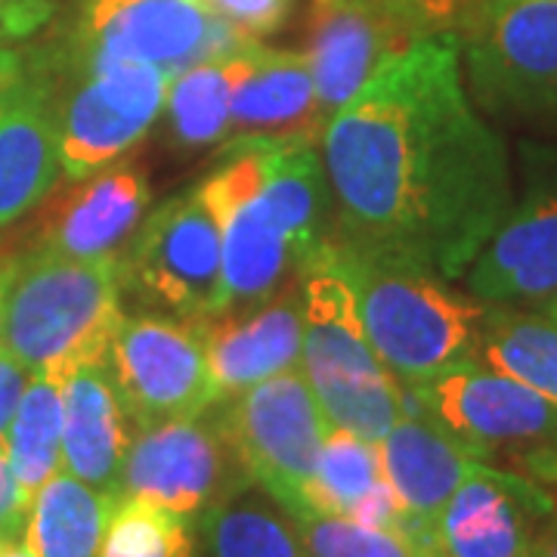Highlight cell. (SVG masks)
Here are the masks:
<instances>
[{"mask_svg": "<svg viewBox=\"0 0 557 557\" xmlns=\"http://www.w3.org/2000/svg\"><path fill=\"white\" fill-rule=\"evenodd\" d=\"M0 557H38L28 545H25V539H7V542H0Z\"/></svg>", "mask_w": 557, "mask_h": 557, "instance_id": "b9f144b4", "label": "cell"}, {"mask_svg": "<svg viewBox=\"0 0 557 557\" xmlns=\"http://www.w3.org/2000/svg\"><path fill=\"white\" fill-rule=\"evenodd\" d=\"M109 372L137 428L205 416L220 399L201 319L121 317L109 344Z\"/></svg>", "mask_w": 557, "mask_h": 557, "instance_id": "9c48e42d", "label": "cell"}, {"mask_svg": "<svg viewBox=\"0 0 557 557\" xmlns=\"http://www.w3.org/2000/svg\"><path fill=\"white\" fill-rule=\"evenodd\" d=\"M381 471L406 511V533L434 548V523L458 486L478 471L480 456L421 412H403L379 443Z\"/></svg>", "mask_w": 557, "mask_h": 557, "instance_id": "ac0fdd59", "label": "cell"}, {"mask_svg": "<svg viewBox=\"0 0 557 557\" xmlns=\"http://www.w3.org/2000/svg\"><path fill=\"white\" fill-rule=\"evenodd\" d=\"M533 307H536L539 313H545V317L555 319V322H557V292H555V295H548V298L536 300Z\"/></svg>", "mask_w": 557, "mask_h": 557, "instance_id": "7bdbcfd3", "label": "cell"}, {"mask_svg": "<svg viewBox=\"0 0 557 557\" xmlns=\"http://www.w3.org/2000/svg\"><path fill=\"white\" fill-rule=\"evenodd\" d=\"M16 263H20V258H0V332H3V307H7L10 282L16 276Z\"/></svg>", "mask_w": 557, "mask_h": 557, "instance_id": "60d3db41", "label": "cell"}, {"mask_svg": "<svg viewBox=\"0 0 557 557\" xmlns=\"http://www.w3.org/2000/svg\"><path fill=\"white\" fill-rule=\"evenodd\" d=\"M557 511L539 483L480 465L434 523L437 557H530L542 523Z\"/></svg>", "mask_w": 557, "mask_h": 557, "instance_id": "9a60e30c", "label": "cell"}, {"mask_svg": "<svg viewBox=\"0 0 557 557\" xmlns=\"http://www.w3.org/2000/svg\"><path fill=\"white\" fill-rule=\"evenodd\" d=\"M152 201L149 177L134 161H115L84 177L44 214L38 248L65 258H121Z\"/></svg>", "mask_w": 557, "mask_h": 557, "instance_id": "d6986e66", "label": "cell"}, {"mask_svg": "<svg viewBox=\"0 0 557 557\" xmlns=\"http://www.w3.org/2000/svg\"><path fill=\"white\" fill-rule=\"evenodd\" d=\"M100 557H196L193 520L152 502L121 496L106 527Z\"/></svg>", "mask_w": 557, "mask_h": 557, "instance_id": "f1b7e54d", "label": "cell"}, {"mask_svg": "<svg viewBox=\"0 0 557 557\" xmlns=\"http://www.w3.org/2000/svg\"><path fill=\"white\" fill-rule=\"evenodd\" d=\"M28 372L7 350H0V453H3V434L13 421V412L20 406Z\"/></svg>", "mask_w": 557, "mask_h": 557, "instance_id": "8d00e7d4", "label": "cell"}, {"mask_svg": "<svg viewBox=\"0 0 557 557\" xmlns=\"http://www.w3.org/2000/svg\"><path fill=\"white\" fill-rule=\"evenodd\" d=\"M453 35L483 115L557 119V0H478Z\"/></svg>", "mask_w": 557, "mask_h": 557, "instance_id": "5b68a950", "label": "cell"}, {"mask_svg": "<svg viewBox=\"0 0 557 557\" xmlns=\"http://www.w3.org/2000/svg\"><path fill=\"white\" fill-rule=\"evenodd\" d=\"M300 369L332 428L379 446L403 416V384L366 338L354 288L332 258V239L298 267Z\"/></svg>", "mask_w": 557, "mask_h": 557, "instance_id": "277c9868", "label": "cell"}, {"mask_svg": "<svg viewBox=\"0 0 557 557\" xmlns=\"http://www.w3.org/2000/svg\"><path fill=\"white\" fill-rule=\"evenodd\" d=\"M557 406V322L515 304H486L478 357Z\"/></svg>", "mask_w": 557, "mask_h": 557, "instance_id": "d4e9b609", "label": "cell"}, {"mask_svg": "<svg viewBox=\"0 0 557 557\" xmlns=\"http://www.w3.org/2000/svg\"><path fill=\"white\" fill-rule=\"evenodd\" d=\"M121 258L78 260L35 248L20 255L7 292L0 350L22 369L60 375L90 359H109L121 322Z\"/></svg>", "mask_w": 557, "mask_h": 557, "instance_id": "3957f363", "label": "cell"}, {"mask_svg": "<svg viewBox=\"0 0 557 557\" xmlns=\"http://www.w3.org/2000/svg\"><path fill=\"white\" fill-rule=\"evenodd\" d=\"M335 239L456 282L515 205L505 139L461 75L453 32L381 65L322 131Z\"/></svg>", "mask_w": 557, "mask_h": 557, "instance_id": "6da1fadb", "label": "cell"}, {"mask_svg": "<svg viewBox=\"0 0 557 557\" xmlns=\"http://www.w3.org/2000/svg\"><path fill=\"white\" fill-rule=\"evenodd\" d=\"M325 131V115L317 97V81L307 53L273 50L248 40L236 53L233 119L230 139H310Z\"/></svg>", "mask_w": 557, "mask_h": 557, "instance_id": "44dd1931", "label": "cell"}, {"mask_svg": "<svg viewBox=\"0 0 557 557\" xmlns=\"http://www.w3.org/2000/svg\"><path fill=\"white\" fill-rule=\"evenodd\" d=\"M124 288L183 319L226 313L223 251L199 189L180 193L143 220L124 255Z\"/></svg>", "mask_w": 557, "mask_h": 557, "instance_id": "ba28073f", "label": "cell"}, {"mask_svg": "<svg viewBox=\"0 0 557 557\" xmlns=\"http://www.w3.org/2000/svg\"><path fill=\"white\" fill-rule=\"evenodd\" d=\"M248 40L201 0H87L75 44L152 62L174 78L189 65L236 53Z\"/></svg>", "mask_w": 557, "mask_h": 557, "instance_id": "5bb4252c", "label": "cell"}, {"mask_svg": "<svg viewBox=\"0 0 557 557\" xmlns=\"http://www.w3.org/2000/svg\"><path fill=\"white\" fill-rule=\"evenodd\" d=\"M3 458L32 498L62 468V394L53 375H28L20 406L3 434Z\"/></svg>", "mask_w": 557, "mask_h": 557, "instance_id": "484cf974", "label": "cell"}, {"mask_svg": "<svg viewBox=\"0 0 557 557\" xmlns=\"http://www.w3.org/2000/svg\"><path fill=\"white\" fill-rule=\"evenodd\" d=\"M350 518L366 523V527H379V530H403L406 533V511L399 505L397 493L387 480L381 478L366 496L359 498V505L350 511Z\"/></svg>", "mask_w": 557, "mask_h": 557, "instance_id": "836d02e7", "label": "cell"}, {"mask_svg": "<svg viewBox=\"0 0 557 557\" xmlns=\"http://www.w3.org/2000/svg\"><path fill=\"white\" fill-rule=\"evenodd\" d=\"M304 557H437L434 548L403 530H379L354 518L295 520Z\"/></svg>", "mask_w": 557, "mask_h": 557, "instance_id": "4dcf8cb0", "label": "cell"}, {"mask_svg": "<svg viewBox=\"0 0 557 557\" xmlns=\"http://www.w3.org/2000/svg\"><path fill=\"white\" fill-rule=\"evenodd\" d=\"M196 189L218 220L226 310L273 298L295 260L263 199V161L255 139H230L220 149L218 168Z\"/></svg>", "mask_w": 557, "mask_h": 557, "instance_id": "8fae6325", "label": "cell"}, {"mask_svg": "<svg viewBox=\"0 0 557 557\" xmlns=\"http://www.w3.org/2000/svg\"><path fill=\"white\" fill-rule=\"evenodd\" d=\"M72 81L57 90L60 156L65 177L84 180L131 152L164 112L171 75L159 65L72 50Z\"/></svg>", "mask_w": 557, "mask_h": 557, "instance_id": "8992f818", "label": "cell"}, {"mask_svg": "<svg viewBox=\"0 0 557 557\" xmlns=\"http://www.w3.org/2000/svg\"><path fill=\"white\" fill-rule=\"evenodd\" d=\"M381 471L379 446L369 440L357 437L344 428H329L322 440L317 458V471L307 486V505L310 518H350V511L359 505L379 480Z\"/></svg>", "mask_w": 557, "mask_h": 557, "instance_id": "83f0119b", "label": "cell"}, {"mask_svg": "<svg viewBox=\"0 0 557 557\" xmlns=\"http://www.w3.org/2000/svg\"><path fill=\"white\" fill-rule=\"evenodd\" d=\"M25 65H28V62L22 60L20 53H13V50H3V47H0V87H3V84H10L13 78H20L22 72H25Z\"/></svg>", "mask_w": 557, "mask_h": 557, "instance_id": "ab89813d", "label": "cell"}, {"mask_svg": "<svg viewBox=\"0 0 557 557\" xmlns=\"http://www.w3.org/2000/svg\"><path fill=\"white\" fill-rule=\"evenodd\" d=\"M523 189L465 273L483 304H536L557 292V143L523 149Z\"/></svg>", "mask_w": 557, "mask_h": 557, "instance_id": "7c38bea8", "label": "cell"}, {"mask_svg": "<svg viewBox=\"0 0 557 557\" xmlns=\"http://www.w3.org/2000/svg\"><path fill=\"white\" fill-rule=\"evenodd\" d=\"M381 3L403 22H409L418 35H440V32H453L458 20L478 0H381Z\"/></svg>", "mask_w": 557, "mask_h": 557, "instance_id": "d6a6232c", "label": "cell"}, {"mask_svg": "<svg viewBox=\"0 0 557 557\" xmlns=\"http://www.w3.org/2000/svg\"><path fill=\"white\" fill-rule=\"evenodd\" d=\"M28 508H32V496L13 478L7 458L0 453V542L20 539V533H25Z\"/></svg>", "mask_w": 557, "mask_h": 557, "instance_id": "e575fe53", "label": "cell"}, {"mask_svg": "<svg viewBox=\"0 0 557 557\" xmlns=\"http://www.w3.org/2000/svg\"><path fill=\"white\" fill-rule=\"evenodd\" d=\"M255 139L263 161V199L288 239L295 267H304L335 236L322 152L310 139Z\"/></svg>", "mask_w": 557, "mask_h": 557, "instance_id": "603a6c76", "label": "cell"}, {"mask_svg": "<svg viewBox=\"0 0 557 557\" xmlns=\"http://www.w3.org/2000/svg\"><path fill=\"white\" fill-rule=\"evenodd\" d=\"M418 38L424 35L381 0H317L307 62L317 81L325 124L357 97L384 62Z\"/></svg>", "mask_w": 557, "mask_h": 557, "instance_id": "2e32d148", "label": "cell"}, {"mask_svg": "<svg viewBox=\"0 0 557 557\" xmlns=\"http://www.w3.org/2000/svg\"><path fill=\"white\" fill-rule=\"evenodd\" d=\"M218 20L233 25L239 35L258 40L276 35L288 22L295 0H201Z\"/></svg>", "mask_w": 557, "mask_h": 557, "instance_id": "1f68e13d", "label": "cell"}, {"mask_svg": "<svg viewBox=\"0 0 557 557\" xmlns=\"http://www.w3.org/2000/svg\"><path fill=\"white\" fill-rule=\"evenodd\" d=\"M50 0H0V40H20L35 35L50 20Z\"/></svg>", "mask_w": 557, "mask_h": 557, "instance_id": "d590c367", "label": "cell"}, {"mask_svg": "<svg viewBox=\"0 0 557 557\" xmlns=\"http://www.w3.org/2000/svg\"><path fill=\"white\" fill-rule=\"evenodd\" d=\"M530 557H557V511L542 523L536 542H533V555Z\"/></svg>", "mask_w": 557, "mask_h": 557, "instance_id": "f35d334b", "label": "cell"}, {"mask_svg": "<svg viewBox=\"0 0 557 557\" xmlns=\"http://www.w3.org/2000/svg\"><path fill=\"white\" fill-rule=\"evenodd\" d=\"M245 483L248 474L211 409L139 428L121 468V496L161 505L193 523L211 518Z\"/></svg>", "mask_w": 557, "mask_h": 557, "instance_id": "30bf717a", "label": "cell"}, {"mask_svg": "<svg viewBox=\"0 0 557 557\" xmlns=\"http://www.w3.org/2000/svg\"><path fill=\"white\" fill-rule=\"evenodd\" d=\"M530 471L542 480H555L557 483V434L545 443H539V449L527 458Z\"/></svg>", "mask_w": 557, "mask_h": 557, "instance_id": "74e56055", "label": "cell"}, {"mask_svg": "<svg viewBox=\"0 0 557 557\" xmlns=\"http://www.w3.org/2000/svg\"><path fill=\"white\" fill-rule=\"evenodd\" d=\"M403 412L437 421L478 456L496 446L545 443L557 434L555 403L480 359H461L412 387L403 384Z\"/></svg>", "mask_w": 557, "mask_h": 557, "instance_id": "4fadbf2b", "label": "cell"}, {"mask_svg": "<svg viewBox=\"0 0 557 557\" xmlns=\"http://www.w3.org/2000/svg\"><path fill=\"white\" fill-rule=\"evenodd\" d=\"M236 53L189 65L171 78L164 112L177 143L199 149L230 137Z\"/></svg>", "mask_w": 557, "mask_h": 557, "instance_id": "4316f807", "label": "cell"}, {"mask_svg": "<svg viewBox=\"0 0 557 557\" xmlns=\"http://www.w3.org/2000/svg\"><path fill=\"white\" fill-rule=\"evenodd\" d=\"M205 527L214 557H304L298 530L258 502L230 498Z\"/></svg>", "mask_w": 557, "mask_h": 557, "instance_id": "f546056e", "label": "cell"}, {"mask_svg": "<svg viewBox=\"0 0 557 557\" xmlns=\"http://www.w3.org/2000/svg\"><path fill=\"white\" fill-rule=\"evenodd\" d=\"M218 418L248 480L260 483L295 520L310 518L307 486L332 424L304 369H285L236 397L220 399Z\"/></svg>", "mask_w": 557, "mask_h": 557, "instance_id": "52a82bcc", "label": "cell"}, {"mask_svg": "<svg viewBox=\"0 0 557 557\" xmlns=\"http://www.w3.org/2000/svg\"><path fill=\"white\" fill-rule=\"evenodd\" d=\"M245 310L248 313L226 310L220 317L201 319L208 366L220 399L236 397L260 381L300 366V347H304L300 285L276 292L273 298Z\"/></svg>", "mask_w": 557, "mask_h": 557, "instance_id": "ffe728a7", "label": "cell"}, {"mask_svg": "<svg viewBox=\"0 0 557 557\" xmlns=\"http://www.w3.org/2000/svg\"><path fill=\"white\" fill-rule=\"evenodd\" d=\"M57 381L62 394V471L121 496L131 416L109 372V359L72 366Z\"/></svg>", "mask_w": 557, "mask_h": 557, "instance_id": "7402d4cb", "label": "cell"}, {"mask_svg": "<svg viewBox=\"0 0 557 557\" xmlns=\"http://www.w3.org/2000/svg\"><path fill=\"white\" fill-rule=\"evenodd\" d=\"M332 258L354 288L366 338L406 387L478 357L486 304L465 298L446 278L354 248L332 236Z\"/></svg>", "mask_w": 557, "mask_h": 557, "instance_id": "7a4b0ae2", "label": "cell"}, {"mask_svg": "<svg viewBox=\"0 0 557 557\" xmlns=\"http://www.w3.org/2000/svg\"><path fill=\"white\" fill-rule=\"evenodd\" d=\"M60 171L53 78L25 65L20 78L0 87V230L47 199Z\"/></svg>", "mask_w": 557, "mask_h": 557, "instance_id": "e0dca14e", "label": "cell"}, {"mask_svg": "<svg viewBox=\"0 0 557 557\" xmlns=\"http://www.w3.org/2000/svg\"><path fill=\"white\" fill-rule=\"evenodd\" d=\"M119 498V493H106L69 471H57L32 498L25 545L38 557H100Z\"/></svg>", "mask_w": 557, "mask_h": 557, "instance_id": "cb8c5ba5", "label": "cell"}]
</instances>
